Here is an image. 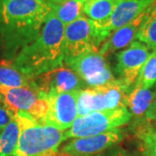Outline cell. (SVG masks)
Returning <instances> with one entry per match:
<instances>
[{"label":"cell","instance_id":"obj_1","mask_svg":"<svg viewBox=\"0 0 156 156\" xmlns=\"http://www.w3.org/2000/svg\"><path fill=\"white\" fill-rule=\"evenodd\" d=\"M50 11L44 0H0V40L6 60H13L38 37Z\"/></svg>","mask_w":156,"mask_h":156},{"label":"cell","instance_id":"obj_2","mask_svg":"<svg viewBox=\"0 0 156 156\" xmlns=\"http://www.w3.org/2000/svg\"><path fill=\"white\" fill-rule=\"evenodd\" d=\"M65 26L50 11L38 37L11 60L12 65L31 78L62 67L65 56Z\"/></svg>","mask_w":156,"mask_h":156},{"label":"cell","instance_id":"obj_3","mask_svg":"<svg viewBox=\"0 0 156 156\" xmlns=\"http://www.w3.org/2000/svg\"><path fill=\"white\" fill-rule=\"evenodd\" d=\"M12 117L19 128V138L13 156H56L58 147L66 140L64 132L38 122L29 113L18 111Z\"/></svg>","mask_w":156,"mask_h":156},{"label":"cell","instance_id":"obj_4","mask_svg":"<svg viewBox=\"0 0 156 156\" xmlns=\"http://www.w3.org/2000/svg\"><path fill=\"white\" fill-rule=\"evenodd\" d=\"M131 89L118 78L104 85L80 90L77 99L78 116L95 111L128 108V97Z\"/></svg>","mask_w":156,"mask_h":156},{"label":"cell","instance_id":"obj_5","mask_svg":"<svg viewBox=\"0 0 156 156\" xmlns=\"http://www.w3.org/2000/svg\"><path fill=\"white\" fill-rule=\"evenodd\" d=\"M132 114L128 108H117L102 111H95L78 116L73 125L64 132L66 139L92 136L119 128L128 123Z\"/></svg>","mask_w":156,"mask_h":156},{"label":"cell","instance_id":"obj_6","mask_svg":"<svg viewBox=\"0 0 156 156\" xmlns=\"http://www.w3.org/2000/svg\"><path fill=\"white\" fill-rule=\"evenodd\" d=\"M65 56L68 64L90 51L98 50L105 41L99 32L95 21L84 15L65 26Z\"/></svg>","mask_w":156,"mask_h":156},{"label":"cell","instance_id":"obj_7","mask_svg":"<svg viewBox=\"0 0 156 156\" xmlns=\"http://www.w3.org/2000/svg\"><path fill=\"white\" fill-rule=\"evenodd\" d=\"M3 106L11 115L18 111L29 113L38 122L44 124L48 112L47 95L43 93L37 84L31 87L8 88L0 85Z\"/></svg>","mask_w":156,"mask_h":156},{"label":"cell","instance_id":"obj_8","mask_svg":"<svg viewBox=\"0 0 156 156\" xmlns=\"http://www.w3.org/2000/svg\"><path fill=\"white\" fill-rule=\"evenodd\" d=\"M80 90L47 95L48 112L44 124L60 130H67L78 117L77 99Z\"/></svg>","mask_w":156,"mask_h":156},{"label":"cell","instance_id":"obj_9","mask_svg":"<svg viewBox=\"0 0 156 156\" xmlns=\"http://www.w3.org/2000/svg\"><path fill=\"white\" fill-rule=\"evenodd\" d=\"M67 65L89 87L104 85L115 79L105 56L98 50L88 52Z\"/></svg>","mask_w":156,"mask_h":156},{"label":"cell","instance_id":"obj_10","mask_svg":"<svg viewBox=\"0 0 156 156\" xmlns=\"http://www.w3.org/2000/svg\"><path fill=\"white\" fill-rule=\"evenodd\" d=\"M151 50L146 44L135 41L127 49L117 53L115 71L119 79L132 88L145 62L154 51L151 52Z\"/></svg>","mask_w":156,"mask_h":156},{"label":"cell","instance_id":"obj_11","mask_svg":"<svg viewBox=\"0 0 156 156\" xmlns=\"http://www.w3.org/2000/svg\"><path fill=\"white\" fill-rule=\"evenodd\" d=\"M124 139V133L121 128L92 136L80 137L70 140L62 147V154L66 156L84 155L100 153L120 143Z\"/></svg>","mask_w":156,"mask_h":156},{"label":"cell","instance_id":"obj_12","mask_svg":"<svg viewBox=\"0 0 156 156\" xmlns=\"http://www.w3.org/2000/svg\"><path fill=\"white\" fill-rule=\"evenodd\" d=\"M155 0H119L115 2L114 10L108 19L95 25L104 40L117 29L134 20L140 13L154 5Z\"/></svg>","mask_w":156,"mask_h":156},{"label":"cell","instance_id":"obj_13","mask_svg":"<svg viewBox=\"0 0 156 156\" xmlns=\"http://www.w3.org/2000/svg\"><path fill=\"white\" fill-rule=\"evenodd\" d=\"M38 89L48 95L50 93H65L82 90L83 80L69 67L62 66L34 78Z\"/></svg>","mask_w":156,"mask_h":156},{"label":"cell","instance_id":"obj_14","mask_svg":"<svg viewBox=\"0 0 156 156\" xmlns=\"http://www.w3.org/2000/svg\"><path fill=\"white\" fill-rule=\"evenodd\" d=\"M147 9L140 13L138 17H135L131 22L113 31L105 40V42L101 45L100 49L98 50L101 55L106 56L116 50H121L131 44L134 39L136 38V35L138 33L140 23L145 17Z\"/></svg>","mask_w":156,"mask_h":156},{"label":"cell","instance_id":"obj_15","mask_svg":"<svg viewBox=\"0 0 156 156\" xmlns=\"http://www.w3.org/2000/svg\"><path fill=\"white\" fill-rule=\"evenodd\" d=\"M156 97V91H151L134 84L128 97V108L135 118V123L145 122L146 112Z\"/></svg>","mask_w":156,"mask_h":156},{"label":"cell","instance_id":"obj_16","mask_svg":"<svg viewBox=\"0 0 156 156\" xmlns=\"http://www.w3.org/2000/svg\"><path fill=\"white\" fill-rule=\"evenodd\" d=\"M0 85L8 88H21L35 86L34 78L20 72L11 61L0 63Z\"/></svg>","mask_w":156,"mask_h":156},{"label":"cell","instance_id":"obj_17","mask_svg":"<svg viewBox=\"0 0 156 156\" xmlns=\"http://www.w3.org/2000/svg\"><path fill=\"white\" fill-rule=\"evenodd\" d=\"M135 39L156 50V1L147 9Z\"/></svg>","mask_w":156,"mask_h":156},{"label":"cell","instance_id":"obj_18","mask_svg":"<svg viewBox=\"0 0 156 156\" xmlns=\"http://www.w3.org/2000/svg\"><path fill=\"white\" fill-rule=\"evenodd\" d=\"M48 4L51 8V11L65 25L74 22L83 15V4L78 0H64L60 3Z\"/></svg>","mask_w":156,"mask_h":156},{"label":"cell","instance_id":"obj_19","mask_svg":"<svg viewBox=\"0 0 156 156\" xmlns=\"http://www.w3.org/2000/svg\"><path fill=\"white\" fill-rule=\"evenodd\" d=\"M115 0H87L83 11L86 17L96 23H103L108 19L114 10Z\"/></svg>","mask_w":156,"mask_h":156},{"label":"cell","instance_id":"obj_20","mask_svg":"<svg viewBox=\"0 0 156 156\" xmlns=\"http://www.w3.org/2000/svg\"><path fill=\"white\" fill-rule=\"evenodd\" d=\"M19 138L18 124L14 118L0 133V156H13Z\"/></svg>","mask_w":156,"mask_h":156},{"label":"cell","instance_id":"obj_21","mask_svg":"<svg viewBox=\"0 0 156 156\" xmlns=\"http://www.w3.org/2000/svg\"><path fill=\"white\" fill-rule=\"evenodd\" d=\"M156 83V50H154L145 62L136 79V85L150 89Z\"/></svg>","mask_w":156,"mask_h":156},{"label":"cell","instance_id":"obj_22","mask_svg":"<svg viewBox=\"0 0 156 156\" xmlns=\"http://www.w3.org/2000/svg\"><path fill=\"white\" fill-rule=\"evenodd\" d=\"M145 122L135 123V134L141 141L150 142L156 145V131L149 126H147Z\"/></svg>","mask_w":156,"mask_h":156},{"label":"cell","instance_id":"obj_23","mask_svg":"<svg viewBox=\"0 0 156 156\" xmlns=\"http://www.w3.org/2000/svg\"><path fill=\"white\" fill-rule=\"evenodd\" d=\"M139 151L142 156H156V145L150 142L141 141L139 146Z\"/></svg>","mask_w":156,"mask_h":156},{"label":"cell","instance_id":"obj_24","mask_svg":"<svg viewBox=\"0 0 156 156\" xmlns=\"http://www.w3.org/2000/svg\"><path fill=\"white\" fill-rule=\"evenodd\" d=\"M12 118L13 117L11 112L4 106H0V133L7 126V124L11 122Z\"/></svg>","mask_w":156,"mask_h":156},{"label":"cell","instance_id":"obj_25","mask_svg":"<svg viewBox=\"0 0 156 156\" xmlns=\"http://www.w3.org/2000/svg\"><path fill=\"white\" fill-rule=\"evenodd\" d=\"M146 121L149 122H156V97L154 101L151 103L150 107L148 108L147 111L145 115Z\"/></svg>","mask_w":156,"mask_h":156},{"label":"cell","instance_id":"obj_26","mask_svg":"<svg viewBox=\"0 0 156 156\" xmlns=\"http://www.w3.org/2000/svg\"><path fill=\"white\" fill-rule=\"evenodd\" d=\"M108 156H128V154L124 149L121 148V147H117L112 151Z\"/></svg>","mask_w":156,"mask_h":156},{"label":"cell","instance_id":"obj_27","mask_svg":"<svg viewBox=\"0 0 156 156\" xmlns=\"http://www.w3.org/2000/svg\"><path fill=\"white\" fill-rule=\"evenodd\" d=\"M62 1H64V0H47V3H50V4H55V3H60Z\"/></svg>","mask_w":156,"mask_h":156},{"label":"cell","instance_id":"obj_28","mask_svg":"<svg viewBox=\"0 0 156 156\" xmlns=\"http://www.w3.org/2000/svg\"><path fill=\"white\" fill-rule=\"evenodd\" d=\"M132 156H142V154H140V152L139 151V152H135Z\"/></svg>","mask_w":156,"mask_h":156},{"label":"cell","instance_id":"obj_29","mask_svg":"<svg viewBox=\"0 0 156 156\" xmlns=\"http://www.w3.org/2000/svg\"><path fill=\"white\" fill-rule=\"evenodd\" d=\"M0 106H3V100H2V95L0 94Z\"/></svg>","mask_w":156,"mask_h":156},{"label":"cell","instance_id":"obj_30","mask_svg":"<svg viewBox=\"0 0 156 156\" xmlns=\"http://www.w3.org/2000/svg\"><path fill=\"white\" fill-rule=\"evenodd\" d=\"M78 1H80V2H82L83 4H84V3H85V2H86L87 0H78Z\"/></svg>","mask_w":156,"mask_h":156},{"label":"cell","instance_id":"obj_31","mask_svg":"<svg viewBox=\"0 0 156 156\" xmlns=\"http://www.w3.org/2000/svg\"><path fill=\"white\" fill-rule=\"evenodd\" d=\"M0 47H1V40H0Z\"/></svg>","mask_w":156,"mask_h":156},{"label":"cell","instance_id":"obj_32","mask_svg":"<svg viewBox=\"0 0 156 156\" xmlns=\"http://www.w3.org/2000/svg\"><path fill=\"white\" fill-rule=\"evenodd\" d=\"M154 86H155V91H156V83H155V85H154Z\"/></svg>","mask_w":156,"mask_h":156},{"label":"cell","instance_id":"obj_33","mask_svg":"<svg viewBox=\"0 0 156 156\" xmlns=\"http://www.w3.org/2000/svg\"><path fill=\"white\" fill-rule=\"evenodd\" d=\"M116 1H119V0H115V2H116Z\"/></svg>","mask_w":156,"mask_h":156},{"label":"cell","instance_id":"obj_34","mask_svg":"<svg viewBox=\"0 0 156 156\" xmlns=\"http://www.w3.org/2000/svg\"><path fill=\"white\" fill-rule=\"evenodd\" d=\"M44 1H46V2H47V0H44Z\"/></svg>","mask_w":156,"mask_h":156}]
</instances>
